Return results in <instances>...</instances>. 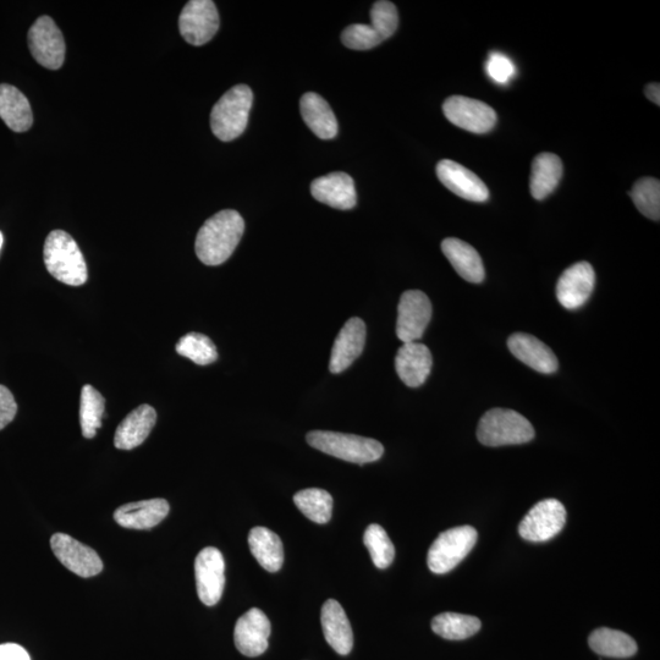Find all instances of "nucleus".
<instances>
[{
	"mask_svg": "<svg viewBox=\"0 0 660 660\" xmlns=\"http://www.w3.org/2000/svg\"><path fill=\"white\" fill-rule=\"evenodd\" d=\"M478 533L472 526H460L440 533L428 550L427 564L434 574L443 575L458 566L470 554Z\"/></svg>",
	"mask_w": 660,
	"mask_h": 660,
	"instance_id": "6",
	"label": "nucleus"
},
{
	"mask_svg": "<svg viewBox=\"0 0 660 660\" xmlns=\"http://www.w3.org/2000/svg\"><path fill=\"white\" fill-rule=\"evenodd\" d=\"M596 274L590 263L579 262L561 274L557 284V297L566 310H577L586 304L593 293Z\"/></svg>",
	"mask_w": 660,
	"mask_h": 660,
	"instance_id": "14",
	"label": "nucleus"
},
{
	"mask_svg": "<svg viewBox=\"0 0 660 660\" xmlns=\"http://www.w3.org/2000/svg\"><path fill=\"white\" fill-rule=\"evenodd\" d=\"M646 96L649 101L656 103L657 106H660V86L659 84H651L646 87Z\"/></svg>",
	"mask_w": 660,
	"mask_h": 660,
	"instance_id": "41",
	"label": "nucleus"
},
{
	"mask_svg": "<svg viewBox=\"0 0 660 660\" xmlns=\"http://www.w3.org/2000/svg\"><path fill=\"white\" fill-rule=\"evenodd\" d=\"M29 47L36 62L49 70L62 68L65 41L62 31L49 16H41L29 31Z\"/></svg>",
	"mask_w": 660,
	"mask_h": 660,
	"instance_id": "11",
	"label": "nucleus"
},
{
	"mask_svg": "<svg viewBox=\"0 0 660 660\" xmlns=\"http://www.w3.org/2000/svg\"><path fill=\"white\" fill-rule=\"evenodd\" d=\"M225 563L223 554L214 547H207L198 553L195 560V577L198 598L213 607L223 596L225 585Z\"/></svg>",
	"mask_w": 660,
	"mask_h": 660,
	"instance_id": "12",
	"label": "nucleus"
},
{
	"mask_svg": "<svg viewBox=\"0 0 660 660\" xmlns=\"http://www.w3.org/2000/svg\"><path fill=\"white\" fill-rule=\"evenodd\" d=\"M445 117L451 124L473 134H486L497 124V113L487 103L477 99L453 96L443 104Z\"/></svg>",
	"mask_w": 660,
	"mask_h": 660,
	"instance_id": "10",
	"label": "nucleus"
},
{
	"mask_svg": "<svg viewBox=\"0 0 660 660\" xmlns=\"http://www.w3.org/2000/svg\"><path fill=\"white\" fill-rule=\"evenodd\" d=\"M437 176L440 183L464 200L486 202L489 198L486 184L470 169L450 159H443L438 163Z\"/></svg>",
	"mask_w": 660,
	"mask_h": 660,
	"instance_id": "16",
	"label": "nucleus"
},
{
	"mask_svg": "<svg viewBox=\"0 0 660 660\" xmlns=\"http://www.w3.org/2000/svg\"><path fill=\"white\" fill-rule=\"evenodd\" d=\"M341 41L346 47L355 51H367L383 42L379 33L371 25L355 24L346 27L341 35Z\"/></svg>",
	"mask_w": 660,
	"mask_h": 660,
	"instance_id": "37",
	"label": "nucleus"
},
{
	"mask_svg": "<svg viewBox=\"0 0 660 660\" xmlns=\"http://www.w3.org/2000/svg\"><path fill=\"white\" fill-rule=\"evenodd\" d=\"M442 251L462 279L473 284L483 282L486 272L482 258L470 244L460 239L448 238L442 242Z\"/></svg>",
	"mask_w": 660,
	"mask_h": 660,
	"instance_id": "24",
	"label": "nucleus"
},
{
	"mask_svg": "<svg viewBox=\"0 0 660 660\" xmlns=\"http://www.w3.org/2000/svg\"><path fill=\"white\" fill-rule=\"evenodd\" d=\"M486 70L488 76L500 85L508 84L516 74L513 60L508 55L499 52L489 54Z\"/></svg>",
	"mask_w": 660,
	"mask_h": 660,
	"instance_id": "38",
	"label": "nucleus"
},
{
	"mask_svg": "<svg viewBox=\"0 0 660 660\" xmlns=\"http://www.w3.org/2000/svg\"><path fill=\"white\" fill-rule=\"evenodd\" d=\"M181 36L192 46H203L211 41L219 30V14L211 0H191L181 11L179 18Z\"/></svg>",
	"mask_w": 660,
	"mask_h": 660,
	"instance_id": "8",
	"label": "nucleus"
},
{
	"mask_svg": "<svg viewBox=\"0 0 660 660\" xmlns=\"http://www.w3.org/2000/svg\"><path fill=\"white\" fill-rule=\"evenodd\" d=\"M509 350L517 360L524 362L539 373L550 374L558 371L559 362L554 352L533 335L516 333L508 340Z\"/></svg>",
	"mask_w": 660,
	"mask_h": 660,
	"instance_id": "20",
	"label": "nucleus"
},
{
	"mask_svg": "<svg viewBox=\"0 0 660 660\" xmlns=\"http://www.w3.org/2000/svg\"><path fill=\"white\" fill-rule=\"evenodd\" d=\"M321 623L328 645L340 656H348L354 647V634L348 616L340 603L329 599L323 604Z\"/></svg>",
	"mask_w": 660,
	"mask_h": 660,
	"instance_id": "22",
	"label": "nucleus"
},
{
	"mask_svg": "<svg viewBox=\"0 0 660 660\" xmlns=\"http://www.w3.org/2000/svg\"><path fill=\"white\" fill-rule=\"evenodd\" d=\"M302 118L319 139H334L338 134V121L326 99L315 92H308L301 98Z\"/></svg>",
	"mask_w": 660,
	"mask_h": 660,
	"instance_id": "25",
	"label": "nucleus"
},
{
	"mask_svg": "<svg viewBox=\"0 0 660 660\" xmlns=\"http://www.w3.org/2000/svg\"><path fill=\"white\" fill-rule=\"evenodd\" d=\"M3 242H4V236L2 234V231H0V250H2Z\"/></svg>",
	"mask_w": 660,
	"mask_h": 660,
	"instance_id": "42",
	"label": "nucleus"
},
{
	"mask_svg": "<svg viewBox=\"0 0 660 660\" xmlns=\"http://www.w3.org/2000/svg\"><path fill=\"white\" fill-rule=\"evenodd\" d=\"M372 27L379 33L382 40H388L398 29L399 15L395 5L387 0L376 2L371 10Z\"/></svg>",
	"mask_w": 660,
	"mask_h": 660,
	"instance_id": "36",
	"label": "nucleus"
},
{
	"mask_svg": "<svg viewBox=\"0 0 660 660\" xmlns=\"http://www.w3.org/2000/svg\"><path fill=\"white\" fill-rule=\"evenodd\" d=\"M44 264L53 277L70 286L87 282L88 273L84 255L76 241L63 230H53L44 242Z\"/></svg>",
	"mask_w": 660,
	"mask_h": 660,
	"instance_id": "2",
	"label": "nucleus"
},
{
	"mask_svg": "<svg viewBox=\"0 0 660 660\" xmlns=\"http://www.w3.org/2000/svg\"><path fill=\"white\" fill-rule=\"evenodd\" d=\"M294 503L308 520L316 524L324 525L332 519L333 498L324 489H304L294 495Z\"/></svg>",
	"mask_w": 660,
	"mask_h": 660,
	"instance_id": "31",
	"label": "nucleus"
},
{
	"mask_svg": "<svg viewBox=\"0 0 660 660\" xmlns=\"http://www.w3.org/2000/svg\"><path fill=\"white\" fill-rule=\"evenodd\" d=\"M432 365L431 351L418 341L404 344L396 354V373L410 388L421 387L427 381Z\"/></svg>",
	"mask_w": 660,
	"mask_h": 660,
	"instance_id": "18",
	"label": "nucleus"
},
{
	"mask_svg": "<svg viewBox=\"0 0 660 660\" xmlns=\"http://www.w3.org/2000/svg\"><path fill=\"white\" fill-rule=\"evenodd\" d=\"M307 443L334 458L365 465L382 458L384 447L376 439L330 431L307 434Z\"/></svg>",
	"mask_w": 660,
	"mask_h": 660,
	"instance_id": "3",
	"label": "nucleus"
},
{
	"mask_svg": "<svg viewBox=\"0 0 660 660\" xmlns=\"http://www.w3.org/2000/svg\"><path fill=\"white\" fill-rule=\"evenodd\" d=\"M249 546L253 557L263 569L277 572L284 563V549L282 539L277 533L266 527L252 528L249 535Z\"/></svg>",
	"mask_w": 660,
	"mask_h": 660,
	"instance_id": "28",
	"label": "nucleus"
},
{
	"mask_svg": "<svg viewBox=\"0 0 660 660\" xmlns=\"http://www.w3.org/2000/svg\"><path fill=\"white\" fill-rule=\"evenodd\" d=\"M176 352L180 356L195 362L198 366H207L216 362L218 351L213 341L205 334L189 333L176 344Z\"/></svg>",
	"mask_w": 660,
	"mask_h": 660,
	"instance_id": "33",
	"label": "nucleus"
},
{
	"mask_svg": "<svg viewBox=\"0 0 660 660\" xmlns=\"http://www.w3.org/2000/svg\"><path fill=\"white\" fill-rule=\"evenodd\" d=\"M366 334V324L362 319L354 317L345 323L334 341L330 354V372L341 373L352 365L365 349Z\"/></svg>",
	"mask_w": 660,
	"mask_h": 660,
	"instance_id": "17",
	"label": "nucleus"
},
{
	"mask_svg": "<svg viewBox=\"0 0 660 660\" xmlns=\"http://www.w3.org/2000/svg\"><path fill=\"white\" fill-rule=\"evenodd\" d=\"M432 318V304L428 296L420 290L405 291L398 306L396 335L406 343H414L422 338Z\"/></svg>",
	"mask_w": 660,
	"mask_h": 660,
	"instance_id": "9",
	"label": "nucleus"
},
{
	"mask_svg": "<svg viewBox=\"0 0 660 660\" xmlns=\"http://www.w3.org/2000/svg\"><path fill=\"white\" fill-rule=\"evenodd\" d=\"M0 660H31V658L24 647L16 643H4L0 645Z\"/></svg>",
	"mask_w": 660,
	"mask_h": 660,
	"instance_id": "40",
	"label": "nucleus"
},
{
	"mask_svg": "<svg viewBox=\"0 0 660 660\" xmlns=\"http://www.w3.org/2000/svg\"><path fill=\"white\" fill-rule=\"evenodd\" d=\"M253 102L251 88L238 85L219 99L211 113L213 134L224 142L233 141L246 130Z\"/></svg>",
	"mask_w": 660,
	"mask_h": 660,
	"instance_id": "5",
	"label": "nucleus"
},
{
	"mask_svg": "<svg viewBox=\"0 0 660 660\" xmlns=\"http://www.w3.org/2000/svg\"><path fill=\"white\" fill-rule=\"evenodd\" d=\"M106 400L92 385H84L81 390L80 423L82 434L87 439L96 437L97 431L102 427Z\"/></svg>",
	"mask_w": 660,
	"mask_h": 660,
	"instance_id": "32",
	"label": "nucleus"
},
{
	"mask_svg": "<svg viewBox=\"0 0 660 660\" xmlns=\"http://www.w3.org/2000/svg\"><path fill=\"white\" fill-rule=\"evenodd\" d=\"M563 175V163L557 154L541 153L532 163L530 189L533 198L541 201L557 189Z\"/></svg>",
	"mask_w": 660,
	"mask_h": 660,
	"instance_id": "27",
	"label": "nucleus"
},
{
	"mask_svg": "<svg viewBox=\"0 0 660 660\" xmlns=\"http://www.w3.org/2000/svg\"><path fill=\"white\" fill-rule=\"evenodd\" d=\"M481 620L475 616L458 613L439 614L432 620V630L445 640L460 641L476 635L481 630Z\"/></svg>",
	"mask_w": 660,
	"mask_h": 660,
	"instance_id": "30",
	"label": "nucleus"
},
{
	"mask_svg": "<svg viewBox=\"0 0 660 660\" xmlns=\"http://www.w3.org/2000/svg\"><path fill=\"white\" fill-rule=\"evenodd\" d=\"M157 422V412L150 405H141L126 416L115 432L114 445L120 450H132L141 445Z\"/></svg>",
	"mask_w": 660,
	"mask_h": 660,
	"instance_id": "23",
	"label": "nucleus"
},
{
	"mask_svg": "<svg viewBox=\"0 0 660 660\" xmlns=\"http://www.w3.org/2000/svg\"><path fill=\"white\" fill-rule=\"evenodd\" d=\"M0 118L15 132H25L31 128L33 114L30 102L18 88L0 85Z\"/></svg>",
	"mask_w": 660,
	"mask_h": 660,
	"instance_id": "26",
	"label": "nucleus"
},
{
	"mask_svg": "<svg viewBox=\"0 0 660 660\" xmlns=\"http://www.w3.org/2000/svg\"><path fill=\"white\" fill-rule=\"evenodd\" d=\"M363 543L378 569H387L392 565L395 557L394 544L382 526L376 524L368 526L363 535Z\"/></svg>",
	"mask_w": 660,
	"mask_h": 660,
	"instance_id": "35",
	"label": "nucleus"
},
{
	"mask_svg": "<svg viewBox=\"0 0 660 660\" xmlns=\"http://www.w3.org/2000/svg\"><path fill=\"white\" fill-rule=\"evenodd\" d=\"M632 201L643 216L656 220L660 219V183L658 179L642 178L636 181L630 192Z\"/></svg>",
	"mask_w": 660,
	"mask_h": 660,
	"instance_id": "34",
	"label": "nucleus"
},
{
	"mask_svg": "<svg viewBox=\"0 0 660 660\" xmlns=\"http://www.w3.org/2000/svg\"><path fill=\"white\" fill-rule=\"evenodd\" d=\"M477 438L486 447H504L531 442L535 429L526 417L514 410L493 409L478 423Z\"/></svg>",
	"mask_w": 660,
	"mask_h": 660,
	"instance_id": "4",
	"label": "nucleus"
},
{
	"mask_svg": "<svg viewBox=\"0 0 660 660\" xmlns=\"http://www.w3.org/2000/svg\"><path fill=\"white\" fill-rule=\"evenodd\" d=\"M168 514L167 500L150 499L120 506L114 513V520L129 530H151L161 524Z\"/></svg>",
	"mask_w": 660,
	"mask_h": 660,
	"instance_id": "21",
	"label": "nucleus"
},
{
	"mask_svg": "<svg viewBox=\"0 0 660 660\" xmlns=\"http://www.w3.org/2000/svg\"><path fill=\"white\" fill-rule=\"evenodd\" d=\"M55 557L66 569L80 577L96 576L103 570V561L96 550L85 546L64 533H55L51 538Z\"/></svg>",
	"mask_w": 660,
	"mask_h": 660,
	"instance_id": "13",
	"label": "nucleus"
},
{
	"mask_svg": "<svg viewBox=\"0 0 660 660\" xmlns=\"http://www.w3.org/2000/svg\"><path fill=\"white\" fill-rule=\"evenodd\" d=\"M588 643L593 652L608 658H630L637 653V643L634 638L623 631L602 627L593 631Z\"/></svg>",
	"mask_w": 660,
	"mask_h": 660,
	"instance_id": "29",
	"label": "nucleus"
},
{
	"mask_svg": "<svg viewBox=\"0 0 660 660\" xmlns=\"http://www.w3.org/2000/svg\"><path fill=\"white\" fill-rule=\"evenodd\" d=\"M244 230V219L233 209L214 214L198 231L195 245L198 260L207 266H219L228 261Z\"/></svg>",
	"mask_w": 660,
	"mask_h": 660,
	"instance_id": "1",
	"label": "nucleus"
},
{
	"mask_svg": "<svg viewBox=\"0 0 660 660\" xmlns=\"http://www.w3.org/2000/svg\"><path fill=\"white\" fill-rule=\"evenodd\" d=\"M312 196L324 205L348 211L356 206L354 179L345 173H332L313 181Z\"/></svg>",
	"mask_w": 660,
	"mask_h": 660,
	"instance_id": "19",
	"label": "nucleus"
},
{
	"mask_svg": "<svg viewBox=\"0 0 660 660\" xmlns=\"http://www.w3.org/2000/svg\"><path fill=\"white\" fill-rule=\"evenodd\" d=\"M271 623L261 609L252 608L235 625V646L246 657L262 656L268 648Z\"/></svg>",
	"mask_w": 660,
	"mask_h": 660,
	"instance_id": "15",
	"label": "nucleus"
},
{
	"mask_svg": "<svg viewBox=\"0 0 660 660\" xmlns=\"http://www.w3.org/2000/svg\"><path fill=\"white\" fill-rule=\"evenodd\" d=\"M18 404H16L14 395L4 385H0V431L13 422Z\"/></svg>",
	"mask_w": 660,
	"mask_h": 660,
	"instance_id": "39",
	"label": "nucleus"
},
{
	"mask_svg": "<svg viewBox=\"0 0 660 660\" xmlns=\"http://www.w3.org/2000/svg\"><path fill=\"white\" fill-rule=\"evenodd\" d=\"M566 524V510L557 499L539 502L520 522V536L528 542H547L558 536Z\"/></svg>",
	"mask_w": 660,
	"mask_h": 660,
	"instance_id": "7",
	"label": "nucleus"
}]
</instances>
